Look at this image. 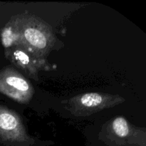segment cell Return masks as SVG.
<instances>
[{
	"mask_svg": "<svg viewBox=\"0 0 146 146\" xmlns=\"http://www.w3.org/2000/svg\"><path fill=\"white\" fill-rule=\"evenodd\" d=\"M0 143L4 146H42L26 132L19 117L0 106Z\"/></svg>",
	"mask_w": 146,
	"mask_h": 146,
	"instance_id": "1",
	"label": "cell"
},
{
	"mask_svg": "<svg viewBox=\"0 0 146 146\" xmlns=\"http://www.w3.org/2000/svg\"><path fill=\"white\" fill-rule=\"evenodd\" d=\"M119 96L88 93L76 96L67 102V109L76 116H87L123 102Z\"/></svg>",
	"mask_w": 146,
	"mask_h": 146,
	"instance_id": "2",
	"label": "cell"
},
{
	"mask_svg": "<svg viewBox=\"0 0 146 146\" xmlns=\"http://www.w3.org/2000/svg\"><path fill=\"white\" fill-rule=\"evenodd\" d=\"M34 88L28 81L11 67L0 71V93L20 104H27L34 94Z\"/></svg>",
	"mask_w": 146,
	"mask_h": 146,
	"instance_id": "3",
	"label": "cell"
},
{
	"mask_svg": "<svg viewBox=\"0 0 146 146\" xmlns=\"http://www.w3.org/2000/svg\"><path fill=\"white\" fill-rule=\"evenodd\" d=\"M21 36L27 45L38 51H45L49 48L51 42L49 35L44 32L43 29L34 26H27L22 30Z\"/></svg>",
	"mask_w": 146,
	"mask_h": 146,
	"instance_id": "4",
	"label": "cell"
},
{
	"mask_svg": "<svg viewBox=\"0 0 146 146\" xmlns=\"http://www.w3.org/2000/svg\"><path fill=\"white\" fill-rule=\"evenodd\" d=\"M2 42L3 45L5 47H9L12 45L13 43L17 38V35L12 31L11 27H7L2 32Z\"/></svg>",
	"mask_w": 146,
	"mask_h": 146,
	"instance_id": "5",
	"label": "cell"
}]
</instances>
